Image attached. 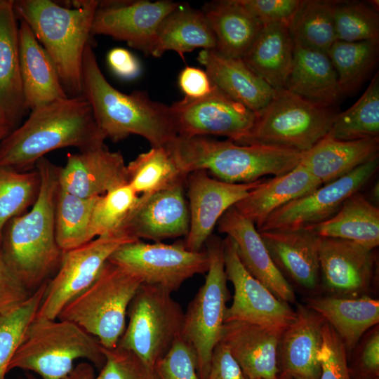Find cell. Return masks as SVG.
<instances>
[{
	"label": "cell",
	"instance_id": "obj_1",
	"mask_svg": "<svg viewBox=\"0 0 379 379\" xmlns=\"http://www.w3.org/2000/svg\"><path fill=\"white\" fill-rule=\"evenodd\" d=\"M105 139L87 100L67 97L31 111L0 142V166L26 171L49 152L66 147L88 151L104 145Z\"/></svg>",
	"mask_w": 379,
	"mask_h": 379
},
{
	"label": "cell",
	"instance_id": "obj_2",
	"mask_svg": "<svg viewBox=\"0 0 379 379\" xmlns=\"http://www.w3.org/2000/svg\"><path fill=\"white\" fill-rule=\"evenodd\" d=\"M41 176L36 200L31 209L9 220L4 228V256L31 293L58 269L63 251L55 237V206L60 167L45 157L35 164Z\"/></svg>",
	"mask_w": 379,
	"mask_h": 379
},
{
	"label": "cell",
	"instance_id": "obj_3",
	"mask_svg": "<svg viewBox=\"0 0 379 379\" xmlns=\"http://www.w3.org/2000/svg\"><path fill=\"white\" fill-rule=\"evenodd\" d=\"M82 95L101 132L114 142L135 134L152 147H165L178 136L170 107L151 100L144 91L126 94L116 89L101 72L90 44L83 58Z\"/></svg>",
	"mask_w": 379,
	"mask_h": 379
},
{
	"label": "cell",
	"instance_id": "obj_4",
	"mask_svg": "<svg viewBox=\"0 0 379 379\" xmlns=\"http://www.w3.org/2000/svg\"><path fill=\"white\" fill-rule=\"evenodd\" d=\"M166 148L180 170L188 175L204 171L230 183L251 182L295 168L305 152L264 145H241L207 136H176Z\"/></svg>",
	"mask_w": 379,
	"mask_h": 379
},
{
	"label": "cell",
	"instance_id": "obj_5",
	"mask_svg": "<svg viewBox=\"0 0 379 379\" xmlns=\"http://www.w3.org/2000/svg\"><path fill=\"white\" fill-rule=\"evenodd\" d=\"M98 1L73 6L50 0L14 1L18 19L27 24L55 64L69 97L82 95V66Z\"/></svg>",
	"mask_w": 379,
	"mask_h": 379
},
{
	"label": "cell",
	"instance_id": "obj_6",
	"mask_svg": "<svg viewBox=\"0 0 379 379\" xmlns=\"http://www.w3.org/2000/svg\"><path fill=\"white\" fill-rule=\"evenodd\" d=\"M35 319L27 328L8 372L15 368L33 371L42 379H63L78 359H86L100 370L105 362L98 339L66 320Z\"/></svg>",
	"mask_w": 379,
	"mask_h": 379
},
{
	"label": "cell",
	"instance_id": "obj_7",
	"mask_svg": "<svg viewBox=\"0 0 379 379\" xmlns=\"http://www.w3.org/2000/svg\"><path fill=\"white\" fill-rule=\"evenodd\" d=\"M137 276L107 260L95 281L69 300L58 319L71 321L106 349L117 347L128 305L142 284Z\"/></svg>",
	"mask_w": 379,
	"mask_h": 379
},
{
	"label": "cell",
	"instance_id": "obj_8",
	"mask_svg": "<svg viewBox=\"0 0 379 379\" xmlns=\"http://www.w3.org/2000/svg\"><path fill=\"white\" fill-rule=\"evenodd\" d=\"M286 88L276 90L241 145H264L306 152L328 134L337 115Z\"/></svg>",
	"mask_w": 379,
	"mask_h": 379
},
{
	"label": "cell",
	"instance_id": "obj_9",
	"mask_svg": "<svg viewBox=\"0 0 379 379\" xmlns=\"http://www.w3.org/2000/svg\"><path fill=\"white\" fill-rule=\"evenodd\" d=\"M209 265L204 284L184 313L181 338L194 349L200 379H206L213 352L221 341L230 294L225 270L222 239L211 235L206 244Z\"/></svg>",
	"mask_w": 379,
	"mask_h": 379
},
{
	"label": "cell",
	"instance_id": "obj_10",
	"mask_svg": "<svg viewBox=\"0 0 379 379\" xmlns=\"http://www.w3.org/2000/svg\"><path fill=\"white\" fill-rule=\"evenodd\" d=\"M128 323L117 347L135 353L152 366L181 336L184 312L171 293L142 284L127 310Z\"/></svg>",
	"mask_w": 379,
	"mask_h": 379
},
{
	"label": "cell",
	"instance_id": "obj_11",
	"mask_svg": "<svg viewBox=\"0 0 379 379\" xmlns=\"http://www.w3.org/2000/svg\"><path fill=\"white\" fill-rule=\"evenodd\" d=\"M108 260L137 276L142 284L171 293L193 276L206 273L209 265L206 250L190 251L183 242L148 244L141 240L123 244Z\"/></svg>",
	"mask_w": 379,
	"mask_h": 379
},
{
	"label": "cell",
	"instance_id": "obj_12",
	"mask_svg": "<svg viewBox=\"0 0 379 379\" xmlns=\"http://www.w3.org/2000/svg\"><path fill=\"white\" fill-rule=\"evenodd\" d=\"M133 241L136 240L116 232L64 251L56 274L48 281L36 318L56 319L65 305L95 281L113 252Z\"/></svg>",
	"mask_w": 379,
	"mask_h": 379
},
{
	"label": "cell",
	"instance_id": "obj_13",
	"mask_svg": "<svg viewBox=\"0 0 379 379\" xmlns=\"http://www.w3.org/2000/svg\"><path fill=\"white\" fill-rule=\"evenodd\" d=\"M178 136H225L240 144L251 132L256 113L214 86L207 95L183 98L170 106Z\"/></svg>",
	"mask_w": 379,
	"mask_h": 379
},
{
	"label": "cell",
	"instance_id": "obj_14",
	"mask_svg": "<svg viewBox=\"0 0 379 379\" xmlns=\"http://www.w3.org/2000/svg\"><path fill=\"white\" fill-rule=\"evenodd\" d=\"M378 168V155L350 173L292 200L272 212L258 232L295 230L319 224L332 217L343 202L359 192Z\"/></svg>",
	"mask_w": 379,
	"mask_h": 379
},
{
	"label": "cell",
	"instance_id": "obj_15",
	"mask_svg": "<svg viewBox=\"0 0 379 379\" xmlns=\"http://www.w3.org/2000/svg\"><path fill=\"white\" fill-rule=\"evenodd\" d=\"M222 243L225 270L234 288L225 322L239 321L284 331L294 320L295 310L246 270L231 237L227 236Z\"/></svg>",
	"mask_w": 379,
	"mask_h": 379
},
{
	"label": "cell",
	"instance_id": "obj_16",
	"mask_svg": "<svg viewBox=\"0 0 379 379\" xmlns=\"http://www.w3.org/2000/svg\"><path fill=\"white\" fill-rule=\"evenodd\" d=\"M265 179L246 183H230L212 178L204 171L187 176L186 197L190 212L189 232L183 241L192 251H201L220 217Z\"/></svg>",
	"mask_w": 379,
	"mask_h": 379
},
{
	"label": "cell",
	"instance_id": "obj_17",
	"mask_svg": "<svg viewBox=\"0 0 379 379\" xmlns=\"http://www.w3.org/2000/svg\"><path fill=\"white\" fill-rule=\"evenodd\" d=\"M178 4L171 1L99 2L91 36H109L151 55L160 23Z\"/></svg>",
	"mask_w": 379,
	"mask_h": 379
},
{
	"label": "cell",
	"instance_id": "obj_18",
	"mask_svg": "<svg viewBox=\"0 0 379 379\" xmlns=\"http://www.w3.org/2000/svg\"><path fill=\"white\" fill-rule=\"evenodd\" d=\"M185 184H180L150 195H140L117 232L135 240L161 242L187 237L190 212Z\"/></svg>",
	"mask_w": 379,
	"mask_h": 379
},
{
	"label": "cell",
	"instance_id": "obj_19",
	"mask_svg": "<svg viewBox=\"0 0 379 379\" xmlns=\"http://www.w3.org/2000/svg\"><path fill=\"white\" fill-rule=\"evenodd\" d=\"M373 250L347 239L319 237V270L325 286L335 296L365 295L374 276Z\"/></svg>",
	"mask_w": 379,
	"mask_h": 379
},
{
	"label": "cell",
	"instance_id": "obj_20",
	"mask_svg": "<svg viewBox=\"0 0 379 379\" xmlns=\"http://www.w3.org/2000/svg\"><path fill=\"white\" fill-rule=\"evenodd\" d=\"M59 187L81 197L102 196L128 184L126 165L120 152L105 145L88 151L68 153L59 170Z\"/></svg>",
	"mask_w": 379,
	"mask_h": 379
},
{
	"label": "cell",
	"instance_id": "obj_21",
	"mask_svg": "<svg viewBox=\"0 0 379 379\" xmlns=\"http://www.w3.org/2000/svg\"><path fill=\"white\" fill-rule=\"evenodd\" d=\"M220 233L231 237L246 270L279 299L291 303L295 296L291 285L272 260L255 225L232 206L218 223Z\"/></svg>",
	"mask_w": 379,
	"mask_h": 379
},
{
	"label": "cell",
	"instance_id": "obj_22",
	"mask_svg": "<svg viewBox=\"0 0 379 379\" xmlns=\"http://www.w3.org/2000/svg\"><path fill=\"white\" fill-rule=\"evenodd\" d=\"M294 320L282 332L277 350L279 373L293 379H319L318 355L323 342L321 315L298 305Z\"/></svg>",
	"mask_w": 379,
	"mask_h": 379
},
{
	"label": "cell",
	"instance_id": "obj_23",
	"mask_svg": "<svg viewBox=\"0 0 379 379\" xmlns=\"http://www.w3.org/2000/svg\"><path fill=\"white\" fill-rule=\"evenodd\" d=\"M284 331L239 321L224 324L221 341L248 379H277V350Z\"/></svg>",
	"mask_w": 379,
	"mask_h": 379
},
{
	"label": "cell",
	"instance_id": "obj_24",
	"mask_svg": "<svg viewBox=\"0 0 379 379\" xmlns=\"http://www.w3.org/2000/svg\"><path fill=\"white\" fill-rule=\"evenodd\" d=\"M18 18L13 0H0V124L18 127L25 106L19 59Z\"/></svg>",
	"mask_w": 379,
	"mask_h": 379
},
{
	"label": "cell",
	"instance_id": "obj_25",
	"mask_svg": "<svg viewBox=\"0 0 379 379\" xmlns=\"http://www.w3.org/2000/svg\"><path fill=\"white\" fill-rule=\"evenodd\" d=\"M279 271L300 286L314 290L319 282L318 236L310 228L258 232Z\"/></svg>",
	"mask_w": 379,
	"mask_h": 379
},
{
	"label": "cell",
	"instance_id": "obj_26",
	"mask_svg": "<svg viewBox=\"0 0 379 379\" xmlns=\"http://www.w3.org/2000/svg\"><path fill=\"white\" fill-rule=\"evenodd\" d=\"M18 39L20 75L27 110L69 97L51 57L22 20L18 27Z\"/></svg>",
	"mask_w": 379,
	"mask_h": 379
},
{
	"label": "cell",
	"instance_id": "obj_27",
	"mask_svg": "<svg viewBox=\"0 0 379 379\" xmlns=\"http://www.w3.org/2000/svg\"><path fill=\"white\" fill-rule=\"evenodd\" d=\"M212 84L234 101L255 113L272 99L276 90L251 69L241 58L225 56L216 50H202L198 58Z\"/></svg>",
	"mask_w": 379,
	"mask_h": 379
},
{
	"label": "cell",
	"instance_id": "obj_28",
	"mask_svg": "<svg viewBox=\"0 0 379 379\" xmlns=\"http://www.w3.org/2000/svg\"><path fill=\"white\" fill-rule=\"evenodd\" d=\"M284 88L325 107H332L343 95L337 73L327 53L295 43Z\"/></svg>",
	"mask_w": 379,
	"mask_h": 379
},
{
	"label": "cell",
	"instance_id": "obj_29",
	"mask_svg": "<svg viewBox=\"0 0 379 379\" xmlns=\"http://www.w3.org/2000/svg\"><path fill=\"white\" fill-rule=\"evenodd\" d=\"M308 307L323 317L351 352L361 337L379 322V301L366 295L307 298Z\"/></svg>",
	"mask_w": 379,
	"mask_h": 379
},
{
	"label": "cell",
	"instance_id": "obj_30",
	"mask_svg": "<svg viewBox=\"0 0 379 379\" xmlns=\"http://www.w3.org/2000/svg\"><path fill=\"white\" fill-rule=\"evenodd\" d=\"M321 185L299 164L286 174L264 180L234 206L258 230L275 210Z\"/></svg>",
	"mask_w": 379,
	"mask_h": 379
},
{
	"label": "cell",
	"instance_id": "obj_31",
	"mask_svg": "<svg viewBox=\"0 0 379 379\" xmlns=\"http://www.w3.org/2000/svg\"><path fill=\"white\" fill-rule=\"evenodd\" d=\"M379 138L338 140L324 137L300 162L322 185L337 180L378 155Z\"/></svg>",
	"mask_w": 379,
	"mask_h": 379
},
{
	"label": "cell",
	"instance_id": "obj_32",
	"mask_svg": "<svg viewBox=\"0 0 379 379\" xmlns=\"http://www.w3.org/2000/svg\"><path fill=\"white\" fill-rule=\"evenodd\" d=\"M204 13L216 40V51L233 58H242L262 25L238 0L206 4Z\"/></svg>",
	"mask_w": 379,
	"mask_h": 379
},
{
	"label": "cell",
	"instance_id": "obj_33",
	"mask_svg": "<svg viewBox=\"0 0 379 379\" xmlns=\"http://www.w3.org/2000/svg\"><path fill=\"white\" fill-rule=\"evenodd\" d=\"M215 50L216 40L202 11L180 4L160 23L151 55L174 51L182 58L196 48Z\"/></svg>",
	"mask_w": 379,
	"mask_h": 379
},
{
	"label": "cell",
	"instance_id": "obj_34",
	"mask_svg": "<svg viewBox=\"0 0 379 379\" xmlns=\"http://www.w3.org/2000/svg\"><path fill=\"white\" fill-rule=\"evenodd\" d=\"M294 43L288 27L263 26L242 60L274 90L284 88L293 60Z\"/></svg>",
	"mask_w": 379,
	"mask_h": 379
},
{
	"label": "cell",
	"instance_id": "obj_35",
	"mask_svg": "<svg viewBox=\"0 0 379 379\" xmlns=\"http://www.w3.org/2000/svg\"><path fill=\"white\" fill-rule=\"evenodd\" d=\"M307 228L321 237L347 239L374 249L379 245V209L357 192L332 217Z\"/></svg>",
	"mask_w": 379,
	"mask_h": 379
},
{
	"label": "cell",
	"instance_id": "obj_36",
	"mask_svg": "<svg viewBox=\"0 0 379 379\" xmlns=\"http://www.w3.org/2000/svg\"><path fill=\"white\" fill-rule=\"evenodd\" d=\"M128 184L140 195H150L180 184L187 175L178 166L165 147H152L126 165Z\"/></svg>",
	"mask_w": 379,
	"mask_h": 379
},
{
	"label": "cell",
	"instance_id": "obj_37",
	"mask_svg": "<svg viewBox=\"0 0 379 379\" xmlns=\"http://www.w3.org/2000/svg\"><path fill=\"white\" fill-rule=\"evenodd\" d=\"M343 95L355 92L368 79L378 61L379 41H336L327 51Z\"/></svg>",
	"mask_w": 379,
	"mask_h": 379
},
{
	"label": "cell",
	"instance_id": "obj_38",
	"mask_svg": "<svg viewBox=\"0 0 379 379\" xmlns=\"http://www.w3.org/2000/svg\"><path fill=\"white\" fill-rule=\"evenodd\" d=\"M379 135L378 72L357 100L347 110L338 113L326 137L338 140H358Z\"/></svg>",
	"mask_w": 379,
	"mask_h": 379
},
{
	"label": "cell",
	"instance_id": "obj_39",
	"mask_svg": "<svg viewBox=\"0 0 379 379\" xmlns=\"http://www.w3.org/2000/svg\"><path fill=\"white\" fill-rule=\"evenodd\" d=\"M334 1L303 0L288 27L293 43L327 53L336 41Z\"/></svg>",
	"mask_w": 379,
	"mask_h": 379
},
{
	"label": "cell",
	"instance_id": "obj_40",
	"mask_svg": "<svg viewBox=\"0 0 379 379\" xmlns=\"http://www.w3.org/2000/svg\"><path fill=\"white\" fill-rule=\"evenodd\" d=\"M98 197H81L66 192L58 185L55 230L57 243L63 252L90 241L89 227Z\"/></svg>",
	"mask_w": 379,
	"mask_h": 379
},
{
	"label": "cell",
	"instance_id": "obj_41",
	"mask_svg": "<svg viewBox=\"0 0 379 379\" xmlns=\"http://www.w3.org/2000/svg\"><path fill=\"white\" fill-rule=\"evenodd\" d=\"M40 185L41 176L36 168L25 172L0 166V242L7 222L34 204Z\"/></svg>",
	"mask_w": 379,
	"mask_h": 379
},
{
	"label": "cell",
	"instance_id": "obj_42",
	"mask_svg": "<svg viewBox=\"0 0 379 379\" xmlns=\"http://www.w3.org/2000/svg\"><path fill=\"white\" fill-rule=\"evenodd\" d=\"M48 281L32 292L18 307L0 314V379H6L8 365L27 328L36 317Z\"/></svg>",
	"mask_w": 379,
	"mask_h": 379
},
{
	"label": "cell",
	"instance_id": "obj_43",
	"mask_svg": "<svg viewBox=\"0 0 379 379\" xmlns=\"http://www.w3.org/2000/svg\"><path fill=\"white\" fill-rule=\"evenodd\" d=\"M333 20L338 41H379L378 11L369 3L334 1Z\"/></svg>",
	"mask_w": 379,
	"mask_h": 379
},
{
	"label": "cell",
	"instance_id": "obj_44",
	"mask_svg": "<svg viewBox=\"0 0 379 379\" xmlns=\"http://www.w3.org/2000/svg\"><path fill=\"white\" fill-rule=\"evenodd\" d=\"M138 198L139 195L128 184L99 196L90 223V241L117 232L137 204Z\"/></svg>",
	"mask_w": 379,
	"mask_h": 379
},
{
	"label": "cell",
	"instance_id": "obj_45",
	"mask_svg": "<svg viewBox=\"0 0 379 379\" xmlns=\"http://www.w3.org/2000/svg\"><path fill=\"white\" fill-rule=\"evenodd\" d=\"M102 352L105 362L95 379H160L154 366L131 351L117 346Z\"/></svg>",
	"mask_w": 379,
	"mask_h": 379
},
{
	"label": "cell",
	"instance_id": "obj_46",
	"mask_svg": "<svg viewBox=\"0 0 379 379\" xmlns=\"http://www.w3.org/2000/svg\"><path fill=\"white\" fill-rule=\"evenodd\" d=\"M322 336L323 342L318 355L320 364L319 379H352L345 347L326 321L323 326Z\"/></svg>",
	"mask_w": 379,
	"mask_h": 379
},
{
	"label": "cell",
	"instance_id": "obj_47",
	"mask_svg": "<svg viewBox=\"0 0 379 379\" xmlns=\"http://www.w3.org/2000/svg\"><path fill=\"white\" fill-rule=\"evenodd\" d=\"M154 367L160 379H200L196 353L181 336Z\"/></svg>",
	"mask_w": 379,
	"mask_h": 379
},
{
	"label": "cell",
	"instance_id": "obj_48",
	"mask_svg": "<svg viewBox=\"0 0 379 379\" xmlns=\"http://www.w3.org/2000/svg\"><path fill=\"white\" fill-rule=\"evenodd\" d=\"M263 26L289 27L302 0H238Z\"/></svg>",
	"mask_w": 379,
	"mask_h": 379
},
{
	"label": "cell",
	"instance_id": "obj_49",
	"mask_svg": "<svg viewBox=\"0 0 379 379\" xmlns=\"http://www.w3.org/2000/svg\"><path fill=\"white\" fill-rule=\"evenodd\" d=\"M31 294L6 260L0 242V314L18 307Z\"/></svg>",
	"mask_w": 379,
	"mask_h": 379
},
{
	"label": "cell",
	"instance_id": "obj_50",
	"mask_svg": "<svg viewBox=\"0 0 379 379\" xmlns=\"http://www.w3.org/2000/svg\"><path fill=\"white\" fill-rule=\"evenodd\" d=\"M356 375L366 379L379 377V329L371 328L362 340L356 363Z\"/></svg>",
	"mask_w": 379,
	"mask_h": 379
},
{
	"label": "cell",
	"instance_id": "obj_51",
	"mask_svg": "<svg viewBox=\"0 0 379 379\" xmlns=\"http://www.w3.org/2000/svg\"><path fill=\"white\" fill-rule=\"evenodd\" d=\"M206 379H246L240 366L222 342L213 350Z\"/></svg>",
	"mask_w": 379,
	"mask_h": 379
},
{
	"label": "cell",
	"instance_id": "obj_52",
	"mask_svg": "<svg viewBox=\"0 0 379 379\" xmlns=\"http://www.w3.org/2000/svg\"><path fill=\"white\" fill-rule=\"evenodd\" d=\"M178 85L185 98L197 99L207 95L214 88L208 75L198 67L187 66L180 72Z\"/></svg>",
	"mask_w": 379,
	"mask_h": 379
},
{
	"label": "cell",
	"instance_id": "obj_53",
	"mask_svg": "<svg viewBox=\"0 0 379 379\" xmlns=\"http://www.w3.org/2000/svg\"><path fill=\"white\" fill-rule=\"evenodd\" d=\"M107 62L112 71L123 79H133L141 71L138 59L125 48L112 49L107 54Z\"/></svg>",
	"mask_w": 379,
	"mask_h": 379
},
{
	"label": "cell",
	"instance_id": "obj_54",
	"mask_svg": "<svg viewBox=\"0 0 379 379\" xmlns=\"http://www.w3.org/2000/svg\"><path fill=\"white\" fill-rule=\"evenodd\" d=\"M92 364L81 362L77 364L63 379H95Z\"/></svg>",
	"mask_w": 379,
	"mask_h": 379
},
{
	"label": "cell",
	"instance_id": "obj_55",
	"mask_svg": "<svg viewBox=\"0 0 379 379\" xmlns=\"http://www.w3.org/2000/svg\"><path fill=\"white\" fill-rule=\"evenodd\" d=\"M11 132V131L0 124V142Z\"/></svg>",
	"mask_w": 379,
	"mask_h": 379
},
{
	"label": "cell",
	"instance_id": "obj_56",
	"mask_svg": "<svg viewBox=\"0 0 379 379\" xmlns=\"http://www.w3.org/2000/svg\"><path fill=\"white\" fill-rule=\"evenodd\" d=\"M277 379H293V378L290 377L288 375H286V374H284V373H279Z\"/></svg>",
	"mask_w": 379,
	"mask_h": 379
},
{
	"label": "cell",
	"instance_id": "obj_57",
	"mask_svg": "<svg viewBox=\"0 0 379 379\" xmlns=\"http://www.w3.org/2000/svg\"><path fill=\"white\" fill-rule=\"evenodd\" d=\"M378 185L377 184L375 187L373 188V195L375 198V199H378Z\"/></svg>",
	"mask_w": 379,
	"mask_h": 379
},
{
	"label": "cell",
	"instance_id": "obj_58",
	"mask_svg": "<svg viewBox=\"0 0 379 379\" xmlns=\"http://www.w3.org/2000/svg\"><path fill=\"white\" fill-rule=\"evenodd\" d=\"M21 379H36V378L32 375L27 374L25 378H21Z\"/></svg>",
	"mask_w": 379,
	"mask_h": 379
},
{
	"label": "cell",
	"instance_id": "obj_59",
	"mask_svg": "<svg viewBox=\"0 0 379 379\" xmlns=\"http://www.w3.org/2000/svg\"><path fill=\"white\" fill-rule=\"evenodd\" d=\"M352 379H366V378H362L355 377V376H354V378H352ZM372 379H379V377L375 378H372Z\"/></svg>",
	"mask_w": 379,
	"mask_h": 379
},
{
	"label": "cell",
	"instance_id": "obj_60",
	"mask_svg": "<svg viewBox=\"0 0 379 379\" xmlns=\"http://www.w3.org/2000/svg\"><path fill=\"white\" fill-rule=\"evenodd\" d=\"M246 379H248V378H246Z\"/></svg>",
	"mask_w": 379,
	"mask_h": 379
}]
</instances>
